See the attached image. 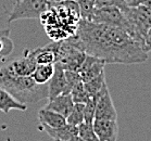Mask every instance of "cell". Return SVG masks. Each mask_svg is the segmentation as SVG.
<instances>
[{
  "label": "cell",
  "instance_id": "6da1fadb",
  "mask_svg": "<svg viewBox=\"0 0 151 141\" xmlns=\"http://www.w3.org/2000/svg\"><path fill=\"white\" fill-rule=\"evenodd\" d=\"M76 35L86 53L106 64H138L149 58L144 46L122 28L81 19Z\"/></svg>",
  "mask_w": 151,
  "mask_h": 141
},
{
  "label": "cell",
  "instance_id": "7a4b0ae2",
  "mask_svg": "<svg viewBox=\"0 0 151 141\" xmlns=\"http://www.w3.org/2000/svg\"><path fill=\"white\" fill-rule=\"evenodd\" d=\"M0 87L9 91L22 103H36L48 99V84L39 85L32 76H20L12 72L8 61H0Z\"/></svg>",
  "mask_w": 151,
  "mask_h": 141
},
{
  "label": "cell",
  "instance_id": "3957f363",
  "mask_svg": "<svg viewBox=\"0 0 151 141\" xmlns=\"http://www.w3.org/2000/svg\"><path fill=\"white\" fill-rule=\"evenodd\" d=\"M127 20V33L145 48V37L151 27V8L146 6H127L122 9Z\"/></svg>",
  "mask_w": 151,
  "mask_h": 141
},
{
  "label": "cell",
  "instance_id": "277c9868",
  "mask_svg": "<svg viewBox=\"0 0 151 141\" xmlns=\"http://www.w3.org/2000/svg\"><path fill=\"white\" fill-rule=\"evenodd\" d=\"M50 0H20L15 2L11 11L8 23L22 19H39L40 15L49 8Z\"/></svg>",
  "mask_w": 151,
  "mask_h": 141
},
{
  "label": "cell",
  "instance_id": "5b68a950",
  "mask_svg": "<svg viewBox=\"0 0 151 141\" xmlns=\"http://www.w3.org/2000/svg\"><path fill=\"white\" fill-rule=\"evenodd\" d=\"M89 21L122 28L126 31L128 28L126 16H125L123 10L115 6L95 8L89 17Z\"/></svg>",
  "mask_w": 151,
  "mask_h": 141
},
{
  "label": "cell",
  "instance_id": "8992f818",
  "mask_svg": "<svg viewBox=\"0 0 151 141\" xmlns=\"http://www.w3.org/2000/svg\"><path fill=\"white\" fill-rule=\"evenodd\" d=\"M96 100V113L95 120H117V113L114 107L108 85H104L99 93L95 97Z\"/></svg>",
  "mask_w": 151,
  "mask_h": 141
},
{
  "label": "cell",
  "instance_id": "52a82bcc",
  "mask_svg": "<svg viewBox=\"0 0 151 141\" xmlns=\"http://www.w3.org/2000/svg\"><path fill=\"white\" fill-rule=\"evenodd\" d=\"M71 87L65 76V69L55 63V72L48 83V100L62 93H70Z\"/></svg>",
  "mask_w": 151,
  "mask_h": 141
},
{
  "label": "cell",
  "instance_id": "ba28073f",
  "mask_svg": "<svg viewBox=\"0 0 151 141\" xmlns=\"http://www.w3.org/2000/svg\"><path fill=\"white\" fill-rule=\"evenodd\" d=\"M93 129L99 141H116L119 138L117 120H95Z\"/></svg>",
  "mask_w": 151,
  "mask_h": 141
},
{
  "label": "cell",
  "instance_id": "9c48e42d",
  "mask_svg": "<svg viewBox=\"0 0 151 141\" xmlns=\"http://www.w3.org/2000/svg\"><path fill=\"white\" fill-rule=\"evenodd\" d=\"M8 64L14 74L20 76H31L37 65L31 50H25L23 55L20 58L9 60Z\"/></svg>",
  "mask_w": 151,
  "mask_h": 141
},
{
  "label": "cell",
  "instance_id": "30bf717a",
  "mask_svg": "<svg viewBox=\"0 0 151 141\" xmlns=\"http://www.w3.org/2000/svg\"><path fill=\"white\" fill-rule=\"evenodd\" d=\"M104 65H106V63L103 62L102 60L87 53L84 62L82 63V65L77 72L82 77V80L85 83L104 72Z\"/></svg>",
  "mask_w": 151,
  "mask_h": 141
},
{
  "label": "cell",
  "instance_id": "8fae6325",
  "mask_svg": "<svg viewBox=\"0 0 151 141\" xmlns=\"http://www.w3.org/2000/svg\"><path fill=\"white\" fill-rule=\"evenodd\" d=\"M41 129L48 135L49 137L52 138L53 140L58 141H81L78 137V129L77 126L68 124L60 127H48L45 125H40Z\"/></svg>",
  "mask_w": 151,
  "mask_h": 141
},
{
  "label": "cell",
  "instance_id": "7c38bea8",
  "mask_svg": "<svg viewBox=\"0 0 151 141\" xmlns=\"http://www.w3.org/2000/svg\"><path fill=\"white\" fill-rule=\"evenodd\" d=\"M73 105H74V101L71 93H62L52 99H49L48 103L45 107L55 111L57 113H60L66 118L70 112L72 111Z\"/></svg>",
  "mask_w": 151,
  "mask_h": 141
},
{
  "label": "cell",
  "instance_id": "4fadbf2b",
  "mask_svg": "<svg viewBox=\"0 0 151 141\" xmlns=\"http://www.w3.org/2000/svg\"><path fill=\"white\" fill-rule=\"evenodd\" d=\"M37 64H55V40L42 47L31 50Z\"/></svg>",
  "mask_w": 151,
  "mask_h": 141
},
{
  "label": "cell",
  "instance_id": "5bb4252c",
  "mask_svg": "<svg viewBox=\"0 0 151 141\" xmlns=\"http://www.w3.org/2000/svg\"><path fill=\"white\" fill-rule=\"evenodd\" d=\"M38 120L40 125H45L48 127H60L66 124V118L60 113H57L55 111L49 110L47 107H44L38 112Z\"/></svg>",
  "mask_w": 151,
  "mask_h": 141
},
{
  "label": "cell",
  "instance_id": "9a60e30c",
  "mask_svg": "<svg viewBox=\"0 0 151 141\" xmlns=\"http://www.w3.org/2000/svg\"><path fill=\"white\" fill-rule=\"evenodd\" d=\"M11 110L26 111V104L17 101L9 91L0 87V111L4 114H9Z\"/></svg>",
  "mask_w": 151,
  "mask_h": 141
},
{
  "label": "cell",
  "instance_id": "2e32d148",
  "mask_svg": "<svg viewBox=\"0 0 151 141\" xmlns=\"http://www.w3.org/2000/svg\"><path fill=\"white\" fill-rule=\"evenodd\" d=\"M53 72H55V64H37L31 76L35 80V83L45 85L48 84L49 80L51 79Z\"/></svg>",
  "mask_w": 151,
  "mask_h": 141
},
{
  "label": "cell",
  "instance_id": "e0dca14e",
  "mask_svg": "<svg viewBox=\"0 0 151 141\" xmlns=\"http://www.w3.org/2000/svg\"><path fill=\"white\" fill-rule=\"evenodd\" d=\"M106 84V75H104V72H103L100 75L96 76V77L91 78L90 80H88V82H85L84 85H85L87 92L89 93L90 98H91V97L97 96Z\"/></svg>",
  "mask_w": 151,
  "mask_h": 141
},
{
  "label": "cell",
  "instance_id": "ac0fdd59",
  "mask_svg": "<svg viewBox=\"0 0 151 141\" xmlns=\"http://www.w3.org/2000/svg\"><path fill=\"white\" fill-rule=\"evenodd\" d=\"M71 96L74 101V103H84L85 104L88 100L90 99L89 93L87 92V90L85 88L84 82L81 80L77 84H75L71 89Z\"/></svg>",
  "mask_w": 151,
  "mask_h": 141
},
{
  "label": "cell",
  "instance_id": "d6986e66",
  "mask_svg": "<svg viewBox=\"0 0 151 141\" xmlns=\"http://www.w3.org/2000/svg\"><path fill=\"white\" fill-rule=\"evenodd\" d=\"M78 129V137L81 141H99L97 137L93 123L83 122L77 126Z\"/></svg>",
  "mask_w": 151,
  "mask_h": 141
},
{
  "label": "cell",
  "instance_id": "ffe728a7",
  "mask_svg": "<svg viewBox=\"0 0 151 141\" xmlns=\"http://www.w3.org/2000/svg\"><path fill=\"white\" fill-rule=\"evenodd\" d=\"M84 103H74L72 111L66 117V123L74 126H78L84 122Z\"/></svg>",
  "mask_w": 151,
  "mask_h": 141
},
{
  "label": "cell",
  "instance_id": "44dd1931",
  "mask_svg": "<svg viewBox=\"0 0 151 141\" xmlns=\"http://www.w3.org/2000/svg\"><path fill=\"white\" fill-rule=\"evenodd\" d=\"M76 2L78 4L82 19L89 20L93 9L96 8V0H76Z\"/></svg>",
  "mask_w": 151,
  "mask_h": 141
},
{
  "label": "cell",
  "instance_id": "7402d4cb",
  "mask_svg": "<svg viewBox=\"0 0 151 141\" xmlns=\"http://www.w3.org/2000/svg\"><path fill=\"white\" fill-rule=\"evenodd\" d=\"M95 113H96V100H95V98H90L84 107V122L93 123Z\"/></svg>",
  "mask_w": 151,
  "mask_h": 141
},
{
  "label": "cell",
  "instance_id": "603a6c76",
  "mask_svg": "<svg viewBox=\"0 0 151 141\" xmlns=\"http://www.w3.org/2000/svg\"><path fill=\"white\" fill-rule=\"evenodd\" d=\"M106 6H115L121 9H124L128 6L125 0H96V8L106 7Z\"/></svg>",
  "mask_w": 151,
  "mask_h": 141
},
{
  "label": "cell",
  "instance_id": "cb8c5ba5",
  "mask_svg": "<svg viewBox=\"0 0 151 141\" xmlns=\"http://www.w3.org/2000/svg\"><path fill=\"white\" fill-rule=\"evenodd\" d=\"M145 50L149 53L151 52V27L149 28L146 37H145Z\"/></svg>",
  "mask_w": 151,
  "mask_h": 141
},
{
  "label": "cell",
  "instance_id": "d4e9b609",
  "mask_svg": "<svg viewBox=\"0 0 151 141\" xmlns=\"http://www.w3.org/2000/svg\"><path fill=\"white\" fill-rule=\"evenodd\" d=\"M129 6H146L151 8V0H131L128 2Z\"/></svg>",
  "mask_w": 151,
  "mask_h": 141
},
{
  "label": "cell",
  "instance_id": "484cf974",
  "mask_svg": "<svg viewBox=\"0 0 151 141\" xmlns=\"http://www.w3.org/2000/svg\"><path fill=\"white\" fill-rule=\"evenodd\" d=\"M4 58H6V55H4V54H1V53H0V61H1V60H4Z\"/></svg>",
  "mask_w": 151,
  "mask_h": 141
},
{
  "label": "cell",
  "instance_id": "4316f807",
  "mask_svg": "<svg viewBox=\"0 0 151 141\" xmlns=\"http://www.w3.org/2000/svg\"><path fill=\"white\" fill-rule=\"evenodd\" d=\"M125 1H126L127 4H128V2H129V1H131V0H125Z\"/></svg>",
  "mask_w": 151,
  "mask_h": 141
},
{
  "label": "cell",
  "instance_id": "83f0119b",
  "mask_svg": "<svg viewBox=\"0 0 151 141\" xmlns=\"http://www.w3.org/2000/svg\"><path fill=\"white\" fill-rule=\"evenodd\" d=\"M57 1H64V0H57ZM75 1H76V0H75Z\"/></svg>",
  "mask_w": 151,
  "mask_h": 141
},
{
  "label": "cell",
  "instance_id": "f1b7e54d",
  "mask_svg": "<svg viewBox=\"0 0 151 141\" xmlns=\"http://www.w3.org/2000/svg\"><path fill=\"white\" fill-rule=\"evenodd\" d=\"M17 1H20V0H15V2H17Z\"/></svg>",
  "mask_w": 151,
  "mask_h": 141
}]
</instances>
